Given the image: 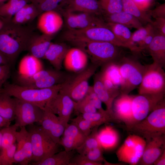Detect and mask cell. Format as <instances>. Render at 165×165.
I'll return each instance as SVG.
<instances>
[{
	"mask_svg": "<svg viewBox=\"0 0 165 165\" xmlns=\"http://www.w3.org/2000/svg\"><path fill=\"white\" fill-rule=\"evenodd\" d=\"M3 22L0 30V52L10 63L22 51H27L36 35L31 28L24 24L15 23L11 20Z\"/></svg>",
	"mask_w": 165,
	"mask_h": 165,
	"instance_id": "cell-1",
	"label": "cell"
},
{
	"mask_svg": "<svg viewBox=\"0 0 165 165\" xmlns=\"http://www.w3.org/2000/svg\"><path fill=\"white\" fill-rule=\"evenodd\" d=\"M65 82L42 89L5 83L3 87L0 89L12 97L34 104L43 109L47 103L62 89Z\"/></svg>",
	"mask_w": 165,
	"mask_h": 165,
	"instance_id": "cell-2",
	"label": "cell"
},
{
	"mask_svg": "<svg viewBox=\"0 0 165 165\" xmlns=\"http://www.w3.org/2000/svg\"><path fill=\"white\" fill-rule=\"evenodd\" d=\"M127 129L142 137L146 141L154 137L165 134L164 98L145 119Z\"/></svg>",
	"mask_w": 165,
	"mask_h": 165,
	"instance_id": "cell-3",
	"label": "cell"
},
{
	"mask_svg": "<svg viewBox=\"0 0 165 165\" xmlns=\"http://www.w3.org/2000/svg\"><path fill=\"white\" fill-rule=\"evenodd\" d=\"M76 44L90 56L92 64L98 67L118 61L123 56L120 47L109 42L86 41Z\"/></svg>",
	"mask_w": 165,
	"mask_h": 165,
	"instance_id": "cell-4",
	"label": "cell"
},
{
	"mask_svg": "<svg viewBox=\"0 0 165 165\" xmlns=\"http://www.w3.org/2000/svg\"><path fill=\"white\" fill-rule=\"evenodd\" d=\"M64 38L75 43L86 41L108 42L118 46L125 47L106 24L83 29L68 30L64 34Z\"/></svg>",
	"mask_w": 165,
	"mask_h": 165,
	"instance_id": "cell-5",
	"label": "cell"
},
{
	"mask_svg": "<svg viewBox=\"0 0 165 165\" xmlns=\"http://www.w3.org/2000/svg\"><path fill=\"white\" fill-rule=\"evenodd\" d=\"M121 83L120 93L128 94L141 83L146 65L137 59L123 56L118 61Z\"/></svg>",
	"mask_w": 165,
	"mask_h": 165,
	"instance_id": "cell-6",
	"label": "cell"
},
{
	"mask_svg": "<svg viewBox=\"0 0 165 165\" xmlns=\"http://www.w3.org/2000/svg\"><path fill=\"white\" fill-rule=\"evenodd\" d=\"M70 76L60 70H43L30 76L19 74L18 84L29 88H46L65 82Z\"/></svg>",
	"mask_w": 165,
	"mask_h": 165,
	"instance_id": "cell-7",
	"label": "cell"
},
{
	"mask_svg": "<svg viewBox=\"0 0 165 165\" xmlns=\"http://www.w3.org/2000/svg\"><path fill=\"white\" fill-rule=\"evenodd\" d=\"M29 130L32 148L31 162L42 161L57 153L58 144L55 143L41 126L33 125Z\"/></svg>",
	"mask_w": 165,
	"mask_h": 165,
	"instance_id": "cell-8",
	"label": "cell"
},
{
	"mask_svg": "<svg viewBox=\"0 0 165 165\" xmlns=\"http://www.w3.org/2000/svg\"><path fill=\"white\" fill-rule=\"evenodd\" d=\"M98 67L92 64L74 76H70L64 83L61 90L74 101H80L86 95L90 86L89 80L94 75Z\"/></svg>",
	"mask_w": 165,
	"mask_h": 165,
	"instance_id": "cell-9",
	"label": "cell"
},
{
	"mask_svg": "<svg viewBox=\"0 0 165 165\" xmlns=\"http://www.w3.org/2000/svg\"><path fill=\"white\" fill-rule=\"evenodd\" d=\"M138 92L139 94H165V72L163 68L153 62L146 65Z\"/></svg>",
	"mask_w": 165,
	"mask_h": 165,
	"instance_id": "cell-10",
	"label": "cell"
},
{
	"mask_svg": "<svg viewBox=\"0 0 165 165\" xmlns=\"http://www.w3.org/2000/svg\"><path fill=\"white\" fill-rule=\"evenodd\" d=\"M145 140L134 134H130L116 152L118 161L131 165H137L144 152Z\"/></svg>",
	"mask_w": 165,
	"mask_h": 165,
	"instance_id": "cell-11",
	"label": "cell"
},
{
	"mask_svg": "<svg viewBox=\"0 0 165 165\" xmlns=\"http://www.w3.org/2000/svg\"><path fill=\"white\" fill-rule=\"evenodd\" d=\"M164 94L134 95L132 101V119L129 127L147 117L164 98Z\"/></svg>",
	"mask_w": 165,
	"mask_h": 165,
	"instance_id": "cell-12",
	"label": "cell"
},
{
	"mask_svg": "<svg viewBox=\"0 0 165 165\" xmlns=\"http://www.w3.org/2000/svg\"><path fill=\"white\" fill-rule=\"evenodd\" d=\"M14 98L15 123L19 127L40 122L43 115V109L34 104Z\"/></svg>",
	"mask_w": 165,
	"mask_h": 165,
	"instance_id": "cell-13",
	"label": "cell"
},
{
	"mask_svg": "<svg viewBox=\"0 0 165 165\" xmlns=\"http://www.w3.org/2000/svg\"><path fill=\"white\" fill-rule=\"evenodd\" d=\"M75 102L61 90L46 104V108L57 115L66 126L74 109Z\"/></svg>",
	"mask_w": 165,
	"mask_h": 165,
	"instance_id": "cell-14",
	"label": "cell"
},
{
	"mask_svg": "<svg viewBox=\"0 0 165 165\" xmlns=\"http://www.w3.org/2000/svg\"><path fill=\"white\" fill-rule=\"evenodd\" d=\"M20 128V131L16 133V148L13 162L21 165H29L32 158L30 134L25 127Z\"/></svg>",
	"mask_w": 165,
	"mask_h": 165,
	"instance_id": "cell-15",
	"label": "cell"
},
{
	"mask_svg": "<svg viewBox=\"0 0 165 165\" xmlns=\"http://www.w3.org/2000/svg\"><path fill=\"white\" fill-rule=\"evenodd\" d=\"M134 95L120 93L114 100L112 106L113 117L116 122H122L127 129L131 126L132 101Z\"/></svg>",
	"mask_w": 165,
	"mask_h": 165,
	"instance_id": "cell-16",
	"label": "cell"
},
{
	"mask_svg": "<svg viewBox=\"0 0 165 165\" xmlns=\"http://www.w3.org/2000/svg\"><path fill=\"white\" fill-rule=\"evenodd\" d=\"M39 123L43 130L55 143L59 145L65 126L58 117L44 108L42 118Z\"/></svg>",
	"mask_w": 165,
	"mask_h": 165,
	"instance_id": "cell-17",
	"label": "cell"
},
{
	"mask_svg": "<svg viewBox=\"0 0 165 165\" xmlns=\"http://www.w3.org/2000/svg\"><path fill=\"white\" fill-rule=\"evenodd\" d=\"M143 155L137 165H152L165 150V134L146 141Z\"/></svg>",
	"mask_w": 165,
	"mask_h": 165,
	"instance_id": "cell-18",
	"label": "cell"
},
{
	"mask_svg": "<svg viewBox=\"0 0 165 165\" xmlns=\"http://www.w3.org/2000/svg\"><path fill=\"white\" fill-rule=\"evenodd\" d=\"M39 16L37 26L42 34L53 35L59 31L63 25V18L56 11L45 12Z\"/></svg>",
	"mask_w": 165,
	"mask_h": 165,
	"instance_id": "cell-19",
	"label": "cell"
},
{
	"mask_svg": "<svg viewBox=\"0 0 165 165\" xmlns=\"http://www.w3.org/2000/svg\"><path fill=\"white\" fill-rule=\"evenodd\" d=\"M87 136L72 122L66 126L59 144L67 151L76 150L84 142Z\"/></svg>",
	"mask_w": 165,
	"mask_h": 165,
	"instance_id": "cell-20",
	"label": "cell"
},
{
	"mask_svg": "<svg viewBox=\"0 0 165 165\" xmlns=\"http://www.w3.org/2000/svg\"><path fill=\"white\" fill-rule=\"evenodd\" d=\"M69 49L68 46L63 43L52 42L43 59L47 60L55 69L60 70Z\"/></svg>",
	"mask_w": 165,
	"mask_h": 165,
	"instance_id": "cell-21",
	"label": "cell"
},
{
	"mask_svg": "<svg viewBox=\"0 0 165 165\" xmlns=\"http://www.w3.org/2000/svg\"><path fill=\"white\" fill-rule=\"evenodd\" d=\"M67 9L102 16L104 12L98 0H67Z\"/></svg>",
	"mask_w": 165,
	"mask_h": 165,
	"instance_id": "cell-22",
	"label": "cell"
},
{
	"mask_svg": "<svg viewBox=\"0 0 165 165\" xmlns=\"http://www.w3.org/2000/svg\"><path fill=\"white\" fill-rule=\"evenodd\" d=\"M153 62L163 68L165 66V36L156 33L147 49Z\"/></svg>",
	"mask_w": 165,
	"mask_h": 165,
	"instance_id": "cell-23",
	"label": "cell"
},
{
	"mask_svg": "<svg viewBox=\"0 0 165 165\" xmlns=\"http://www.w3.org/2000/svg\"><path fill=\"white\" fill-rule=\"evenodd\" d=\"M99 141L103 150H112L118 145L120 136L117 130L111 126H107L97 133Z\"/></svg>",
	"mask_w": 165,
	"mask_h": 165,
	"instance_id": "cell-24",
	"label": "cell"
},
{
	"mask_svg": "<svg viewBox=\"0 0 165 165\" xmlns=\"http://www.w3.org/2000/svg\"><path fill=\"white\" fill-rule=\"evenodd\" d=\"M52 36L43 34L36 35L31 41L27 51L38 59H43L52 43Z\"/></svg>",
	"mask_w": 165,
	"mask_h": 165,
	"instance_id": "cell-25",
	"label": "cell"
},
{
	"mask_svg": "<svg viewBox=\"0 0 165 165\" xmlns=\"http://www.w3.org/2000/svg\"><path fill=\"white\" fill-rule=\"evenodd\" d=\"M102 17L106 22L120 24L129 28L138 29L143 26L136 17L123 10L114 14H104Z\"/></svg>",
	"mask_w": 165,
	"mask_h": 165,
	"instance_id": "cell-26",
	"label": "cell"
},
{
	"mask_svg": "<svg viewBox=\"0 0 165 165\" xmlns=\"http://www.w3.org/2000/svg\"><path fill=\"white\" fill-rule=\"evenodd\" d=\"M94 75V84L92 86L93 89L102 102L106 105V110L113 116L112 106L114 100L116 97L106 88L99 72L95 74Z\"/></svg>",
	"mask_w": 165,
	"mask_h": 165,
	"instance_id": "cell-27",
	"label": "cell"
},
{
	"mask_svg": "<svg viewBox=\"0 0 165 165\" xmlns=\"http://www.w3.org/2000/svg\"><path fill=\"white\" fill-rule=\"evenodd\" d=\"M106 24L116 37L125 45L126 48L129 49L134 53H138L136 47L132 42V33L129 28L117 23L106 22Z\"/></svg>",
	"mask_w": 165,
	"mask_h": 165,
	"instance_id": "cell-28",
	"label": "cell"
},
{
	"mask_svg": "<svg viewBox=\"0 0 165 165\" xmlns=\"http://www.w3.org/2000/svg\"><path fill=\"white\" fill-rule=\"evenodd\" d=\"M28 0H8L0 5V18L3 21L10 20Z\"/></svg>",
	"mask_w": 165,
	"mask_h": 165,
	"instance_id": "cell-29",
	"label": "cell"
},
{
	"mask_svg": "<svg viewBox=\"0 0 165 165\" xmlns=\"http://www.w3.org/2000/svg\"><path fill=\"white\" fill-rule=\"evenodd\" d=\"M42 64L38 59L30 54L24 57L21 60L19 66V74L30 76L42 69Z\"/></svg>",
	"mask_w": 165,
	"mask_h": 165,
	"instance_id": "cell-30",
	"label": "cell"
},
{
	"mask_svg": "<svg viewBox=\"0 0 165 165\" xmlns=\"http://www.w3.org/2000/svg\"><path fill=\"white\" fill-rule=\"evenodd\" d=\"M0 89V116L11 122L15 119L14 98Z\"/></svg>",
	"mask_w": 165,
	"mask_h": 165,
	"instance_id": "cell-31",
	"label": "cell"
},
{
	"mask_svg": "<svg viewBox=\"0 0 165 165\" xmlns=\"http://www.w3.org/2000/svg\"><path fill=\"white\" fill-rule=\"evenodd\" d=\"M74 150L67 151L64 150L58 152L42 161L31 162L30 164L33 165H69L74 156Z\"/></svg>",
	"mask_w": 165,
	"mask_h": 165,
	"instance_id": "cell-32",
	"label": "cell"
},
{
	"mask_svg": "<svg viewBox=\"0 0 165 165\" xmlns=\"http://www.w3.org/2000/svg\"><path fill=\"white\" fill-rule=\"evenodd\" d=\"M40 15L34 6L29 2L23 7L14 15L11 20L15 23L24 24L33 20Z\"/></svg>",
	"mask_w": 165,
	"mask_h": 165,
	"instance_id": "cell-33",
	"label": "cell"
},
{
	"mask_svg": "<svg viewBox=\"0 0 165 165\" xmlns=\"http://www.w3.org/2000/svg\"><path fill=\"white\" fill-rule=\"evenodd\" d=\"M122 0L123 10L136 17L143 25L152 22L151 17L147 11L140 9L132 0Z\"/></svg>",
	"mask_w": 165,
	"mask_h": 165,
	"instance_id": "cell-34",
	"label": "cell"
},
{
	"mask_svg": "<svg viewBox=\"0 0 165 165\" xmlns=\"http://www.w3.org/2000/svg\"><path fill=\"white\" fill-rule=\"evenodd\" d=\"M118 61L111 62L106 64L101 67L100 72L120 90L121 79Z\"/></svg>",
	"mask_w": 165,
	"mask_h": 165,
	"instance_id": "cell-35",
	"label": "cell"
},
{
	"mask_svg": "<svg viewBox=\"0 0 165 165\" xmlns=\"http://www.w3.org/2000/svg\"><path fill=\"white\" fill-rule=\"evenodd\" d=\"M75 15L78 22V29L85 28L106 24L101 16L85 13H81Z\"/></svg>",
	"mask_w": 165,
	"mask_h": 165,
	"instance_id": "cell-36",
	"label": "cell"
},
{
	"mask_svg": "<svg viewBox=\"0 0 165 165\" xmlns=\"http://www.w3.org/2000/svg\"><path fill=\"white\" fill-rule=\"evenodd\" d=\"M85 119L90 121L94 127L108 122H116L112 115L106 110L90 113L80 114Z\"/></svg>",
	"mask_w": 165,
	"mask_h": 165,
	"instance_id": "cell-37",
	"label": "cell"
},
{
	"mask_svg": "<svg viewBox=\"0 0 165 165\" xmlns=\"http://www.w3.org/2000/svg\"><path fill=\"white\" fill-rule=\"evenodd\" d=\"M38 11L40 14L47 11L61 9L66 5L67 0H28Z\"/></svg>",
	"mask_w": 165,
	"mask_h": 165,
	"instance_id": "cell-38",
	"label": "cell"
},
{
	"mask_svg": "<svg viewBox=\"0 0 165 165\" xmlns=\"http://www.w3.org/2000/svg\"><path fill=\"white\" fill-rule=\"evenodd\" d=\"M98 127H94L83 143L76 149L79 154L85 155L90 150L101 146L97 138Z\"/></svg>",
	"mask_w": 165,
	"mask_h": 165,
	"instance_id": "cell-39",
	"label": "cell"
},
{
	"mask_svg": "<svg viewBox=\"0 0 165 165\" xmlns=\"http://www.w3.org/2000/svg\"><path fill=\"white\" fill-rule=\"evenodd\" d=\"M19 127L15 123L12 125L3 127L0 130L2 133V149L16 143L17 130Z\"/></svg>",
	"mask_w": 165,
	"mask_h": 165,
	"instance_id": "cell-40",
	"label": "cell"
},
{
	"mask_svg": "<svg viewBox=\"0 0 165 165\" xmlns=\"http://www.w3.org/2000/svg\"><path fill=\"white\" fill-rule=\"evenodd\" d=\"M98 0L104 12L103 15L114 14L123 10L122 0Z\"/></svg>",
	"mask_w": 165,
	"mask_h": 165,
	"instance_id": "cell-41",
	"label": "cell"
},
{
	"mask_svg": "<svg viewBox=\"0 0 165 165\" xmlns=\"http://www.w3.org/2000/svg\"><path fill=\"white\" fill-rule=\"evenodd\" d=\"M132 34L131 40L133 44L136 47L138 53L139 52L137 47V44L141 41L154 28L151 23H148L145 26L137 29Z\"/></svg>",
	"mask_w": 165,
	"mask_h": 165,
	"instance_id": "cell-42",
	"label": "cell"
},
{
	"mask_svg": "<svg viewBox=\"0 0 165 165\" xmlns=\"http://www.w3.org/2000/svg\"><path fill=\"white\" fill-rule=\"evenodd\" d=\"M16 148V144L2 149L0 154V165H11L14 163V158Z\"/></svg>",
	"mask_w": 165,
	"mask_h": 165,
	"instance_id": "cell-43",
	"label": "cell"
},
{
	"mask_svg": "<svg viewBox=\"0 0 165 165\" xmlns=\"http://www.w3.org/2000/svg\"><path fill=\"white\" fill-rule=\"evenodd\" d=\"M70 120L74 123L79 129L86 136L90 134L92 129L94 127L90 121L84 118L80 114L76 117L70 119Z\"/></svg>",
	"mask_w": 165,
	"mask_h": 165,
	"instance_id": "cell-44",
	"label": "cell"
},
{
	"mask_svg": "<svg viewBox=\"0 0 165 165\" xmlns=\"http://www.w3.org/2000/svg\"><path fill=\"white\" fill-rule=\"evenodd\" d=\"M74 110L80 114L93 113L97 111L85 97L75 102Z\"/></svg>",
	"mask_w": 165,
	"mask_h": 165,
	"instance_id": "cell-45",
	"label": "cell"
},
{
	"mask_svg": "<svg viewBox=\"0 0 165 165\" xmlns=\"http://www.w3.org/2000/svg\"><path fill=\"white\" fill-rule=\"evenodd\" d=\"M96 108L97 111H103L102 102L94 92L92 86H89L87 93L85 96Z\"/></svg>",
	"mask_w": 165,
	"mask_h": 165,
	"instance_id": "cell-46",
	"label": "cell"
},
{
	"mask_svg": "<svg viewBox=\"0 0 165 165\" xmlns=\"http://www.w3.org/2000/svg\"><path fill=\"white\" fill-rule=\"evenodd\" d=\"M103 149L100 146L89 151L85 155L90 160L95 162H104L106 161L103 156Z\"/></svg>",
	"mask_w": 165,
	"mask_h": 165,
	"instance_id": "cell-47",
	"label": "cell"
},
{
	"mask_svg": "<svg viewBox=\"0 0 165 165\" xmlns=\"http://www.w3.org/2000/svg\"><path fill=\"white\" fill-rule=\"evenodd\" d=\"M102 162H95L91 161L85 155L79 154L71 159L69 165H102Z\"/></svg>",
	"mask_w": 165,
	"mask_h": 165,
	"instance_id": "cell-48",
	"label": "cell"
},
{
	"mask_svg": "<svg viewBox=\"0 0 165 165\" xmlns=\"http://www.w3.org/2000/svg\"><path fill=\"white\" fill-rule=\"evenodd\" d=\"M63 13L68 30L78 29V22L75 14L67 9Z\"/></svg>",
	"mask_w": 165,
	"mask_h": 165,
	"instance_id": "cell-49",
	"label": "cell"
},
{
	"mask_svg": "<svg viewBox=\"0 0 165 165\" xmlns=\"http://www.w3.org/2000/svg\"><path fill=\"white\" fill-rule=\"evenodd\" d=\"M149 16L154 19L165 18V3L157 5L153 9H150L147 11Z\"/></svg>",
	"mask_w": 165,
	"mask_h": 165,
	"instance_id": "cell-50",
	"label": "cell"
},
{
	"mask_svg": "<svg viewBox=\"0 0 165 165\" xmlns=\"http://www.w3.org/2000/svg\"><path fill=\"white\" fill-rule=\"evenodd\" d=\"M151 23L156 33L165 36V18H156Z\"/></svg>",
	"mask_w": 165,
	"mask_h": 165,
	"instance_id": "cell-51",
	"label": "cell"
},
{
	"mask_svg": "<svg viewBox=\"0 0 165 165\" xmlns=\"http://www.w3.org/2000/svg\"><path fill=\"white\" fill-rule=\"evenodd\" d=\"M156 33L154 29L137 44V46L139 53L144 50L147 49Z\"/></svg>",
	"mask_w": 165,
	"mask_h": 165,
	"instance_id": "cell-52",
	"label": "cell"
},
{
	"mask_svg": "<svg viewBox=\"0 0 165 165\" xmlns=\"http://www.w3.org/2000/svg\"><path fill=\"white\" fill-rule=\"evenodd\" d=\"M10 68L9 64L0 65V89L9 77Z\"/></svg>",
	"mask_w": 165,
	"mask_h": 165,
	"instance_id": "cell-53",
	"label": "cell"
},
{
	"mask_svg": "<svg viewBox=\"0 0 165 165\" xmlns=\"http://www.w3.org/2000/svg\"><path fill=\"white\" fill-rule=\"evenodd\" d=\"M141 9L147 11L154 3L155 0H132Z\"/></svg>",
	"mask_w": 165,
	"mask_h": 165,
	"instance_id": "cell-54",
	"label": "cell"
},
{
	"mask_svg": "<svg viewBox=\"0 0 165 165\" xmlns=\"http://www.w3.org/2000/svg\"><path fill=\"white\" fill-rule=\"evenodd\" d=\"M154 165H165V150L153 163Z\"/></svg>",
	"mask_w": 165,
	"mask_h": 165,
	"instance_id": "cell-55",
	"label": "cell"
},
{
	"mask_svg": "<svg viewBox=\"0 0 165 165\" xmlns=\"http://www.w3.org/2000/svg\"><path fill=\"white\" fill-rule=\"evenodd\" d=\"M11 122L0 116V128H3L10 125Z\"/></svg>",
	"mask_w": 165,
	"mask_h": 165,
	"instance_id": "cell-56",
	"label": "cell"
},
{
	"mask_svg": "<svg viewBox=\"0 0 165 165\" xmlns=\"http://www.w3.org/2000/svg\"><path fill=\"white\" fill-rule=\"evenodd\" d=\"M10 62L0 52V65L9 64Z\"/></svg>",
	"mask_w": 165,
	"mask_h": 165,
	"instance_id": "cell-57",
	"label": "cell"
},
{
	"mask_svg": "<svg viewBox=\"0 0 165 165\" xmlns=\"http://www.w3.org/2000/svg\"><path fill=\"white\" fill-rule=\"evenodd\" d=\"M2 141V133L0 130V148H1V144Z\"/></svg>",
	"mask_w": 165,
	"mask_h": 165,
	"instance_id": "cell-58",
	"label": "cell"
},
{
	"mask_svg": "<svg viewBox=\"0 0 165 165\" xmlns=\"http://www.w3.org/2000/svg\"><path fill=\"white\" fill-rule=\"evenodd\" d=\"M3 24V22L0 18V30L2 27Z\"/></svg>",
	"mask_w": 165,
	"mask_h": 165,
	"instance_id": "cell-59",
	"label": "cell"
},
{
	"mask_svg": "<svg viewBox=\"0 0 165 165\" xmlns=\"http://www.w3.org/2000/svg\"><path fill=\"white\" fill-rule=\"evenodd\" d=\"M8 0H0V5L6 2Z\"/></svg>",
	"mask_w": 165,
	"mask_h": 165,
	"instance_id": "cell-60",
	"label": "cell"
},
{
	"mask_svg": "<svg viewBox=\"0 0 165 165\" xmlns=\"http://www.w3.org/2000/svg\"></svg>",
	"mask_w": 165,
	"mask_h": 165,
	"instance_id": "cell-61",
	"label": "cell"
}]
</instances>
